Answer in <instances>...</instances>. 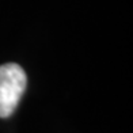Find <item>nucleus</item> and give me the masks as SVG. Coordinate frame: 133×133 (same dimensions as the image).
I'll return each mask as SVG.
<instances>
[{
	"label": "nucleus",
	"instance_id": "1",
	"mask_svg": "<svg viewBox=\"0 0 133 133\" xmlns=\"http://www.w3.org/2000/svg\"><path fill=\"white\" fill-rule=\"evenodd\" d=\"M26 72L21 65L15 63L0 65V118L12 116L26 90Z\"/></svg>",
	"mask_w": 133,
	"mask_h": 133
}]
</instances>
